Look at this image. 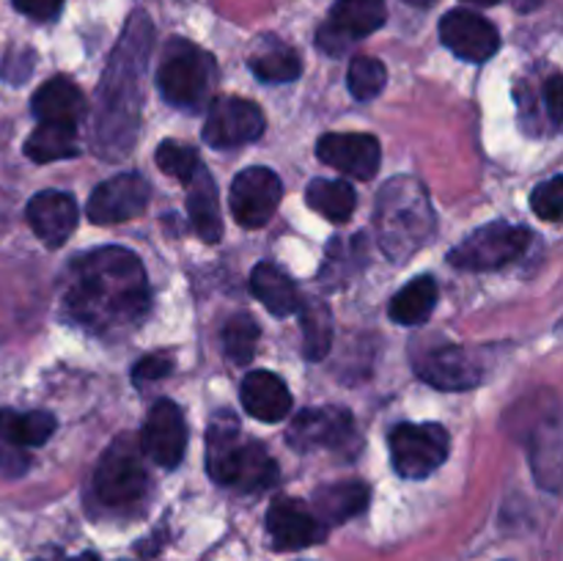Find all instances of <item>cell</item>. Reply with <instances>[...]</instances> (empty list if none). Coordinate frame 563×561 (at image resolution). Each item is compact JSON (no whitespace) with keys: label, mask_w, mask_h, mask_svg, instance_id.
Wrapping results in <instances>:
<instances>
[{"label":"cell","mask_w":563,"mask_h":561,"mask_svg":"<svg viewBox=\"0 0 563 561\" xmlns=\"http://www.w3.org/2000/svg\"><path fill=\"white\" fill-rule=\"evenodd\" d=\"M207 471L223 487L240 493H262L278 479V465L262 443L240 438V421L229 410L218 413L209 424Z\"/></svg>","instance_id":"3957f363"},{"label":"cell","mask_w":563,"mask_h":561,"mask_svg":"<svg viewBox=\"0 0 563 561\" xmlns=\"http://www.w3.org/2000/svg\"><path fill=\"white\" fill-rule=\"evenodd\" d=\"M148 473L141 449L130 435H121L99 460L93 473V493L110 509H126L146 495Z\"/></svg>","instance_id":"5b68a950"},{"label":"cell","mask_w":563,"mask_h":561,"mask_svg":"<svg viewBox=\"0 0 563 561\" xmlns=\"http://www.w3.org/2000/svg\"><path fill=\"white\" fill-rule=\"evenodd\" d=\"M388 443L401 479H427L449 457V432L440 424H396Z\"/></svg>","instance_id":"ba28073f"},{"label":"cell","mask_w":563,"mask_h":561,"mask_svg":"<svg viewBox=\"0 0 563 561\" xmlns=\"http://www.w3.org/2000/svg\"><path fill=\"white\" fill-rule=\"evenodd\" d=\"M14 9L36 22H49L60 14L64 0H14Z\"/></svg>","instance_id":"e575fe53"},{"label":"cell","mask_w":563,"mask_h":561,"mask_svg":"<svg viewBox=\"0 0 563 561\" xmlns=\"http://www.w3.org/2000/svg\"><path fill=\"white\" fill-rule=\"evenodd\" d=\"M31 108L42 124L77 127V121L82 119V110H86V102H82L80 88L69 77H53L33 94Z\"/></svg>","instance_id":"ffe728a7"},{"label":"cell","mask_w":563,"mask_h":561,"mask_svg":"<svg viewBox=\"0 0 563 561\" xmlns=\"http://www.w3.org/2000/svg\"><path fill=\"white\" fill-rule=\"evenodd\" d=\"M148 207V182L135 170L113 176L102 182L88 198V218L97 226L124 223V220L137 218Z\"/></svg>","instance_id":"4fadbf2b"},{"label":"cell","mask_w":563,"mask_h":561,"mask_svg":"<svg viewBox=\"0 0 563 561\" xmlns=\"http://www.w3.org/2000/svg\"><path fill=\"white\" fill-rule=\"evenodd\" d=\"M410 361L423 383L440 391H471L482 383L476 361L460 344L440 339H416L410 346Z\"/></svg>","instance_id":"52a82bcc"},{"label":"cell","mask_w":563,"mask_h":561,"mask_svg":"<svg viewBox=\"0 0 563 561\" xmlns=\"http://www.w3.org/2000/svg\"><path fill=\"white\" fill-rule=\"evenodd\" d=\"M242 407L251 413L256 421L275 424L289 416L291 394L284 380L273 372H251L242 380L240 388Z\"/></svg>","instance_id":"d6986e66"},{"label":"cell","mask_w":563,"mask_h":561,"mask_svg":"<svg viewBox=\"0 0 563 561\" xmlns=\"http://www.w3.org/2000/svg\"><path fill=\"white\" fill-rule=\"evenodd\" d=\"M71 561H99V559L93 553H86V556H77V559H71Z\"/></svg>","instance_id":"ab89813d"},{"label":"cell","mask_w":563,"mask_h":561,"mask_svg":"<svg viewBox=\"0 0 563 561\" xmlns=\"http://www.w3.org/2000/svg\"><path fill=\"white\" fill-rule=\"evenodd\" d=\"M66 317L97 336H119L148 308L146 270L126 248H97L71 262L60 292Z\"/></svg>","instance_id":"6da1fadb"},{"label":"cell","mask_w":563,"mask_h":561,"mask_svg":"<svg viewBox=\"0 0 563 561\" xmlns=\"http://www.w3.org/2000/svg\"><path fill=\"white\" fill-rule=\"evenodd\" d=\"M280 196H284V185L275 170L253 165L231 182V212L236 223L245 229H262L278 209Z\"/></svg>","instance_id":"7c38bea8"},{"label":"cell","mask_w":563,"mask_h":561,"mask_svg":"<svg viewBox=\"0 0 563 561\" xmlns=\"http://www.w3.org/2000/svg\"><path fill=\"white\" fill-rule=\"evenodd\" d=\"M27 471V454H22L20 446H0V473L3 476H22Z\"/></svg>","instance_id":"d590c367"},{"label":"cell","mask_w":563,"mask_h":561,"mask_svg":"<svg viewBox=\"0 0 563 561\" xmlns=\"http://www.w3.org/2000/svg\"><path fill=\"white\" fill-rule=\"evenodd\" d=\"M317 157L330 168L368 182L379 170V141L366 132H330L317 143Z\"/></svg>","instance_id":"2e32d148"},{"label":"cell","mask_w":563,"mask_h":561,"mask_svg":"<svg viewBox=\"0 0 563 561\" xmlns=\"http://www.w3.org/2000/svg\"><path fill=\"white\" fill-rule=\"evenodd\" d=\"M264 135V113L242 97H218L209 108L203 141L214 148H236Z\"/></svg>","instance_id":"8fae6325"},{"label":"cell","mask_w":563,"mask_h":561,"mask_svg":"<svg viewBox=\"0 0 563 561\" xmlns=\"http://www.w3.org/2000/svg\"><path fill=\"white\" fill-rule=\"evenodd\" d=\"M434 302H438V280L432 275H418L405 289L396 292L388 314L396 324L416 328V324H423L432 317Z\"/></svg>","instance_id":"cb8c5ba5"},{"label":"cell","mask_w":563,"mask_h":561,"mask_svg":"<svg viewBox=\"0 0 563 561\" xmlns=\"http://www.w3.org/2000/svg\"><path fill=\"white\" fill-rule=\"evenodd\" d=\"M256 341L258 324L251 314H236V317L229 319L223 330V346L231 361L247 366L253 361V352H256Z\"/></svg>","instance_id":"f546056e"},{"label":"cell","mask_w":563,"mask_h":561,"mask_svg":"<svg viewBox=\"0 0 563 561\" xmlns=\"http://www.w3.org/2000/svg\"><path fill=\"white\" fill-rule=\"evenodd\" d=\"M440 38L462 61L484 64L500 47V36L489 20L467 9H454L440 20Z\"/></svg>","instance_id":"5bb4252c"},{"label":"cell","mask_w":563,"mask_h":561,"mask_svg":"<svg viewBox=\"0 0 563 561\" xmlns=\"http://www.w3.org/2000/svg\"><path fill=\"white\" fill-rule=\"evenodd\" d=\"M286 440L297 451H350L357 443L355 418L341 407H311L291 421Z\"/></svg>","instance_id":"9c48e42d"},{"label":"cell","mask_w":563,"mask_h":561,"mask_svg":"<svg viewBox=\"0 0 563 561\" xmlns=\"http://www.w3.org/2000/svg\"><path fill=\"white\" fill-rule=\"evenodd\" d=\"M190 193H187V212H190V223L196 234L207 242H218L223 237V218H220V201H218V185L209 176V170L198 168L192 179L187 182Z\"/></svg>","instance_id":"44dd1931"},{"label":"cell","mask_w":563,"mask_h":561,"mask_svg":"<svg viewBox=\"0 0 563 561\" xmlns=\"http://www.w3.org/2000/svg\"><path fill=\"white\" fill-rule=\"evenodd\" d=\"M25 215L31 229L36 231V237L47 248L64 245L71 237V231H75L77 218H80L75 198H71L69 193L58 190L36 193V196L27 201Z\"/></svg>","instance_id":"ac0fdd59"},{"label":"cell","mask_w":563,"mask_h":561,"mask_svg":"<svg viewBox=\"0 0 563 561\" xmlns=\"http://www.w3.org/2000/svg\"><path fill=\"white\" fill-rule=\"evenodd\" d=\"M141 449L152 457L157 465L176 468L187 449V424L185 413L176 402L159 399L154 402L146 424H143Z\"/></svg>","instance_id":"9a60e30c"},{"label":"cell","mask_w":563,"mask_h":561,"mask_svg":"<svg viewBox=\"0 0 563 561\" xmlns=\"http://www.w3.org/2000/svg\"><path fill=\"white\" fill-rule=\"evenodd\" d=\"M306 201L313 212L328 218L330 223H346L357 207V196L344 179H313L308 185Z\"/></svg>","instance_id":"d4e9b609"},{"label":"cell","mask_w":563,"mask_h":561,"mask_svg":"<svg viewBox=\"0 0 563 561\" xmlns=\"http://www.w3.org/2000/svg\"><path fill=\"white\" fill-rule=\"evenodd\" d=\"M267 534L278 550H302L324 539V522L297 498L273 501L267 512Z\"/></svg>","instance_id":"e0dca14e"},{"label":"cell","mask_w":563,"mask_h":561,"mask_svg":"<svg viewBox=\"0 0 563 561\" xmlns=\"http://www.w3.org/2000/svg\"><path fill=\"white\" fill-rule=\"evenodd\" d=\"M544 108H548L553 124H561V75H550V80L544 82Z\"/></svg>","instance_id":"8d00e7d4"},{"label":"cell","mask_w":563,"mask_h":561,"mask_svg":"<svg viewBox=\"0 0 563 561\" xmlns=\"http://www.w3.org/2000/svg\"><path fill=\"white\" fill-rule=\"evenodd\" d=\"M170 369H174V361H170L168 355H146L135 363V369H132V380H135V385L154 383V380L168 377Z\"/></svg>","instance_id":"836d02e7"},{"label":"cell","mask_w":563,"mask_h":561,"mask_svg":"<svg viewBox=\"0 0 563 561\" xmlns=\"http://www.w3.org/2000/svg\"><path fill=\"white\" fill-rule=\"evenodd\" d=\"M388 82V69L383 66V61L372 58V55H357L350 64V91L352 97L368 102V99L377 97L379 91Z\"/></svg>","instance_id":"4dcf8cb0"},{"label":"cell","mask_w":563,"mask_h":561,"mask_svg":"<svg viewBox=\"0 0 563 561\" xmlns=\"http://www.w3.org/2000/svg\"><path fill=\"white\" fill-rule=\"evenodd\" d=\"M251 292L264 302L269 314L275 317H289L300 306V297H297L295 284H291L289 275L284 273L275 264L262 262L253 267L251 273Z\"/></svg>","instance_id":"603a6c76"},{"label":"cell","mask_w":563,"mask_h":561,"mask_svg":"<svg viewBox=\"0 0 563 561\" xmlns=\"http://www.w3.org/2000/svg\"><path fill=\"white\" fill-rule=\"evenodd\" d=\"M154 160H157V165L163 174L174 176V179H179L181 185H187V182L192 179V174L201 168V157H198L196 148L187 146V143H181V141L159 143Z\"/></svg>","instance_id":"1f68e13d"},{"label":"cell","mask_w":563,"mask_h":561,"mask_svg":"<svg viewBox=\"0 0 563 561\" xmlns=\"http://www.w3.org/2000/svg\"><path fill=\"white\" fill-rule=\"evenodd\" d=\"M528 245H531V231L526 226L495 220V223H487L467 234L449 253V262L465 273H487V270L506 267L509 262L520 258Z\"/></svg>","instance_id":"8992f818"},{"label":"cell","mask_w":563,"mask_h":561,"mask_svg":"<svg viewBox=\"0 0 563 561\" xmlns=\"http://www.w3.org/2000/svg\"><path fill=\"white\" fill-rule=\"evenodd\" d=\"M0 424H3L5 438H9L11 446H42L55 432V418L42 410L9 416L5 421L0 418Z\"/></svg>","instance_id":"f1b7e54d"},{"label":"cell","mask_w":563,"mask_h":561,"mask_svg":"<svg viewBox=\"0 0 563 561\" xmlns=\"http://www.w3.org/2000/svg\"><path fill=\"white\" fill-rule=\"evenodd\" d=\"M368 506V487L363 482H335L313 493V512L322 522H344Z\"/></svg>","instance_id":"7402d4cb"},{"label":"cell","mask_w":563,"mask_h":561,"mask_svg":"<svg viewBox=\"0 0 563 561\" xmlns=\"http://www.w3.org/2000/svg\"><path fill=\"white\" fill-rule=\"evenodd\" d=\"M405 3H410V6H421V9H423V6H432L434 0H405Z\"/></svg>","instance_id":"74e56055"},{"label":"cell","mask_w":563,"mask_h":561,"mask_svg":"<svg viewBox=\"0 0 563 561\" xmlns=\"http://www.w3.org/2000/svg\"><path fill=\"white\" fill-rule=\"evenodd\" d=\"M251 72L264 82H291L300 77L302 61L289 44L269 38L251 55Z\"/></svg>","instance_id":"484cf974"},{"label":"cell","mask_w":563,"mask_h":561,"mask_svg":"<svg viewBox=\"0 0 563 561\" xmlns=\"http://www.w3.org/2000/svg\"><path fill=\"white\" fill-rule=\"evenodd\" d=\"M214 80V58L187 38H170L163 64L157 72V86L163 97L176 108H198L207 102Z\"/></svg>","instance_id":"277c9868"},{"label":"cell","mask_w":563,"mask_h":561,"mask_svg":"<svg viewBox=\"0 0 563 561\" xmlns=\"http://www.w3.org/2000/svg\"><path fill=\"white\" fill-rule=\"evenodd\" d=\"M80 152L77 148V127L66 124H38L25 141V154L33 163H55L69 160Z\"/></svg>","instance_id":"4316f807"},{"label":"cell","mask_w":563,"mask_h":561,"mask_svg":"<svg viewBox=\"0 0 563 561\" xmlns=\"http://www.w3.org/2000/svg\"><path fill=\"white\" fill-rule=\"evenodd\" d=\"M467 3H476V6H495V3H500V0H467Z\"/></svg>","instance_id":"f35d334b"},{"label":"cell","mask_w":563,"mask_h":561,"mask_svg":"<svg viewBox=\"0 0 563 561\" xmlns=\"http://www.w3.org/2000/svg\"><path fill=\"white\" fill-rule=\"evenodd\" d=\"M531 207L539 218L544 220H559L563 212V176L555 174L548 182L533 187L531 193Z\"/></svg>","instance_id":"d6a6232c"},{"label":"cell","mask_w":563,"mask_h":561,"mask_svg":"<svg viewBox=\"0 0 563 561\" xmlns=\"http://www.w3.org/2000/svg\"><path fill=\"white\" fill-rule=\"evenodd\" d=\"M297 308L302 322V355L308 361H322L333 341V314L322 300H308Z\"/></svg>","instance_id":"83f0119b"},{"label":"cell","mask_w":563,"mask_h":561,"mask_svg":"<svg viewBox=\"0 0 563 561\" xmlns=\"http://www.w3.org/2000/svg\"><path fill=\"white\" fill-rule=\"evenodd\" d=\"M388 20L385 0H335L330 20L319 28L317 42L324 53L339 55L357 38L379 31Z\"/></svg>","instance_id":"30bf717a"},{"label":"cell","mask_w":563,"mask_h":561,"mask_svg":"<svg viewBox=\"0 0 563 561\" xmlns=\"http://www.w3.org/2000/svg\"><path fill=\"white\" fill-rule=\"evenodd\" d=\"M374 229L379 248L394 262H405L421 251L434 234V209L427 187L412 176L385 182L374 209Z\"/></svg>","instance_id":"7a4b0ae2"}]
</instances>
